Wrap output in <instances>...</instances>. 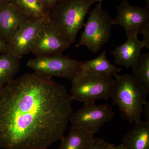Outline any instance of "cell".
Wrapping results in <instances>:
<instances>
[{"label": "cell", "mask_w": 149, "mask_h": 149, "mask_svg": "<svg viewBox=\"0 0 149 149\" xmlns=\"http://www.w3.org/2000/svg\"><path fill=\"white\" fill-rule=\"evenodd\" d=\"M115 113L107 103L97 105L84 104L70 118L71 126L88 130L95 134L107 123L114 117Z\"/></svg>", "instance_id": "cell-7"}, {"label": "cell", "mask_w": 149, "mask_h": 149, "mask_svg": "<svg viewBox=\"0 0 149 149\" xmlns=\"http://www.w3.org/2000/svg\"><path fill=\"white\" fill-rule=\"evenodd\" d=\"M104 0H95V2L102 3Z\"/></svg>", "instance_id": "cell-27"}, {"label": "cell", "mask_w": 149, "mask_h": 149, "mask_svg": "<svg viewBox=\"0 0 149 149\" xmlns=\"http://www.w3.org/2000/svg\"><path fill=\"white\" fill-rule=\"evenodd\" d=\"M3 87H2V86H1V85H0V91H1Z\"/></svg>", "instance_id": "cell-28"}, {"label": "cell", "mask_w": 149, "mask_h": 149, "mask_svg": "<svg viewBox=\"0 0 149 149\" xmlns=\"http://www.w3.org/2000/svg\"><path fill=\"white\" fill-rule=\"evenodd\" d=\"M124 149H149V122L139 121L123 138Z\"/></svg>", "instance_id": "cell-13"}, {"label": "cell", "mask_w": 149, "mask_h": 149, "mask_svg": "<svg viewBox=\"0 0 149 149\" xmlns=\"http://www.w3.org/2000/svg\"><path fill=\"white\" fill-rule=\"evenodd\" d=\"M82 63L61 54L36 57L28 61L27 66L39 75L66 78L72 81L80 72Z\"/></svg>", "instance_id": "cell-6"}, {"label": "cell", "mask_w": 149, "mask_h": 149, "mask_svg": "<svg viewBox=\"0 0 149 149\" xmlns=\"http://www.w3.org/2000/svg\"><path fill=\"white\" fill-rule=\"evenodd\" d=\"M146 2L147 7H146L149 8V0H146Z\"/></svg>", "instance_id": "cell-26"}, {"label": "cell", "mask_w": 149, "mask_h": 149, "mask_svg": "<svg viewBox=\"0 0 149 149\" xmlns=\"http://www.w3.org/2000/svg\"><path fill=\"white\" fill-rule=\"evenodd\" d=\"M47 7L50 9L60 0H40Z\"/></svg>", "instance_id": "cell-20"}, {"label": "cell", "mask_w": 149, "mask_h": 149, "mask_svg": "<svg viewBox=\"0 0 149 149\" xmlns=\"http://www.w3.org/2000/svg\"><path fill=\"white\" fill-rule=\"evenodd\" d=\"M6 1H0V10L2 8V7Z\"/></svg>", "instance_id": "cell-25"}, {"label": "cell", "mask_w": 149, "mask_h": 149, "mask_svg": "<svg viewBox=\"0 0 149 149\" xmlns=\"http://www.w3.org/2000/svg\"><path fill=\"white\" fill-rule=\"evenodd\" d=\"M48 22V19H29L12 37L6 53L20 59L31 52L37 36Z\"/></svg>", "instance_id": "cell-9"}, {"label": "cell", "mask_w": 149, "mask_h": 149, "mask_svg": "<svg viewBox=\"0 0 149 149\" xmlns=\"http://www.w3.org/2000/svg\"><path fill=\"white\" fill-rule=\"evenodd\" d=\"M8 1V0H0V1Z\"/></svg>", "instance_id": "cell-29"}, {"label": "cell", "mask_w": 149, "mask_h": 149, "mask_svg": "<svg viewBox=\"0 0 149 149\" xmlns=\"http://www.w3.org/2000/svg\"><path fill=\"white\" fill-rule=\"evenodd\" d=\"M7 52V45L0 39V54L6 53Z\"/></svg>", "instance_id": "cell-23"}, {"label": "cell", "mask_w": 149, "mask_h": 149, "mask_svg": "<svg viewBox=\"0 0 149 149\" xmlns=\"http://www.w3.org/2000/svg\"><path fill=\"white\" fill-rule=\"evenodd\" d=\"M115 147V146L113 144L103 139L96 138L94 144L90 149H113Z\"/></svg>", "instance_id": "cell-19"}, {"label": "cell", "mask_w": 149, "mask_h": 149, "mask_svg": "<svg viewBox=\"0 0 149 149\" xmlns=\"http://www.w3.org/2000/svg\"><path fill=\"white\" fill-rule=\"evenodd\" d=\"M111 98L118 107L121 116L130 123L141 121L143 106L149 92L132 74L117 75Z\"/></svg>", "instance_id": "cell-2"}, {"label": "cell", "mask_w": 149, "mask_h": 149, "mask_svg": "<svg viewBox=\"0 0 149 149\" xmlns=\"http://www.w3.org/2000/svg\"><path fill=\"white\" fill-rule=\"evenodd\" d=\"M121 71V68L117 67L110 62L105 51L96 58L83 62L80 70V72H93L114 77Z\"/></svg>", "instance_id": "cell-15"}, {"label": "cell", "mask_w": 149, "mask_h": 149, "mask_svg": "<svg viewBox=\"0 0 149 149\" xmlns=\"http://www.w3.org/2000/svg\"><path fill=\"white\" fill-rule=\"evenodd\" d=\"M144 112L145 117H146V121L149 122V103L148 102H147L144 105L143 111Z\"/></svg>", "instance_id": "cell-22"}, {"label": "cell", "mask_w": 149, "mask_h": 149, "mask_svg": "<svg viewBox=\"0 0 149 149\" xmlns=\"http://www.w3.org/2000/svg\"><path fill=\"white\" fill-rule=\"evenodd\" d=\"M132 75L149 92V53L141 54L132 68Z\"/></svg>", "instance_id": "cell-18"}, {"label": "cell", "mask_w": 149, "mask_h": 149, "mask_svg": "<svg viewBox=\"0 0 149 149\" xmlns=\"http://www.w3.org/2000/svg\"></svg>", "instance_id": "cell-30"}, {"label": "cell", "mask_w": 149, "mask_h": 149, "mask_svg": "<svg viewBox=\"0 0 149 149\" xmlns=\"http://www.w3.org/2000/svg\"><path fill=\"white\" fill-rule=\"evenodd\" d=\"M113 149H124V148H123V147L122 146V145L120 144L119 146L115 147Z\"/></svg>", "instance_id": "cell-24"}, {"label": "cell", "mask_w": 149, "mask_h": 149, "mask_svg": "<svg viewBox=\"0 0 149 149\" xmlns=\"http://www.w3.org/2000/svg\"><path fill=\"white\" fill-rule=\"evenodd\" d=\"M127 38L125 42L116 47L111 54L114 58L116 64L129 69L134 66L139 59L141 51L145 46L143 41L139 40L138 36Z\"/></svg>", "instance_id": "cell-12"}, {"label": "cell", "mask_w": 149, "mask_h": 149, "mask_svg": "<svg viewBox=\"0 0 149 149\" xmlns=\"http://www.w3.org/2000/svg\"><path fill=\"white\" fill-rule=\"evenodd\" d=\"M95 2V0H60L50 9L49 23L70 45Z\"/></svg>", "instance_id": "cell-3"}, {"label": "cell", "mask_w": 149, "mask_h": 149, "mask_svg": "<svg viewBox=\"0 0 149 149\" xmlns=\"http://www.w3.org/2000/svg\"><path fill=\"white\" fill-rule=\"evenodd\" d=\"M143 42L145 45V47L149 49V29H147L146 32L143 34Z\"/></svg>", "instance_id": "cell-21"}, {"label": "cell", "mask_w": 149, "mask_h": 149, "mask_svg": "<svg viewBox=\"0 0 149 149\" xmlns=\"http://www.w3.org/2000/svg\"><path fill=\"white\" fill-rule=\"evenodd\" d=\"M70 46L48 22L37 36L31 52L36 57L58 54Z\"/></svg>", "instance_id": "cell-10"}, {"label": "cell", "mask_w": 149, "mask_h": 149, "mask_svg": "<svg viewBox=\"0 0 149 149\" xmlns=\"http://www.w3.org/2000/svg\"><path fill=\"white\" fill-rule=\"evenodd\" d=\"M71 82L72 100L86 104L111 98L115 80L111 75L80 71Z\"/></svg>", "instance_id": "cell-4"}, {"label": "cell", "mask_w": 149, "mask_h": 149, "mask_svg": "<svg viewBox=\"0 0 149 149\" xmlns=\"http://www.w3.org/2000/svg\"><path fill=\"white\" fill-rule=\"evenodd\" d=\"M20 67L19 58L8 53L0 54V85L4 87L12 81Z\"/></svg>", "instance_id": "cell-16"}, {"label": "cell", "mask_w": 149, "mask_h": 149, "mask_svg": "<svg viewBox=\"0 0 149 149\" xmlns=\"http://www.w3.org/2000/svg\"><path fill=\"white\" fill-rule=\"evenodd\" d=\"M30 18L49 20L50 9L40 0H11Z\"/></svg>", "instance_id": "cell-17"}, {"label": "cell", "mask_w": 149, "mask_h": 149, "mask_svg": "<svg viewBox=\"0 0 149 149\" xmlns=\"http://www.w3.org/2000/svg\"><path fill=\"white\" fill-rule=\"evenodd\" d=\"M94 135L83 128L71 126L69 134L61 139L58 149H90L95 142Z\"/></svg>", "instance_id": "cell-14"}, {"label": "cell", "mask_w": 149, "mask_h": 149, "mask_svg": "<svg viewBox=\"0 0 149 149\" xmlns=\"http://www.w3.org/2000/svg\"><path fill=\"white\" fill-rule=\"evenodd\" d=\"M8 0L0 10V39L7 45L22 25L30 19Z\"/></svg>", "instance_id": "cell-11"}, {"label": "cell", "mask_w": 149, "mask_h": 149, "mask_svg": "<svg viewBox=\"0 0 149 149\" xmlns=\"http://www.w3.org/2000/svg\"><path fill=\"white\" fill-rule=\"evenodd\" d=\"M27 73L0 91V148L47 149L64 136L73 113L64 85Z\"/></svg>", "instance_id": "cell-1"}, {"label": "cell", "mask_w": 149, "mask_h": 149, "mask_svg": "<svg viewBox=\"0 0 149 149\" xmlns=\"http://www.w3.org/2000/svg\"><path fill=\"white\" fill-rule=\"evenodd\" d=\"M117 15L113 25L119 24L124 28L126 37L143 35L149 29V8L133 6L128 0H123L117 7Z\"/></svg>", "instance_id": "cell-8"}, {"label": "cell", "mask_w": 149, "mask_h": 149, "mask_svg": "<svg viewBox=\"0 0 149 149\" xmlns=\"http://www.w3.org/2000/svg\"><path fill=\"white\" fill-rule=\"evenodd\" d=\"M113 19L99 3L89 13L88 20L84 23V31L76 47L84 46L94 53L100 50L109 40L113 26Z\"/></svg>", "instance_id": "cell-5"}]
</instances>
